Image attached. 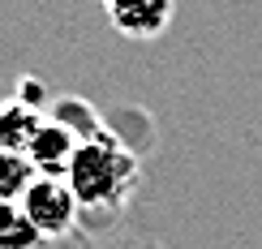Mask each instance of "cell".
Masks as SVG:
<instances>
[{
  "mask_svg": "<svg viewBox=\"0 0 262 249\" xmlns=\"http://www.w3.org/2000/svg\"><path fill=\"white\" fill-rule=\"evenodd\" d=\"M64 185L73 189L86 223H103V219H112V215L125 211L129 193L138 185V159L103 129L99 138H91V142L78 146Z\"/></svg>",
  "mask_w": 262,
  "mask_h": 249,
  "instance_id": "1",
  "label": "cell"
},
{
  "mask_svg": "<svg viewBox=\"0 0 262 249\" xmlns=\"http://www.w3.org/2000/svg\"><path fill=\"white\" fill-rule=\"evenodd\" d=\"M17 207L26 211V219L43 232V241H64V236L82 223V207H78V198H73V189L64 185V180H56V176H39Z\"/></svg>",
  "mask_w": 262,
  "mask_h": 249,
  "instance_id": "2",
  "label": "cell"
},
{
  "mask_svg": "<svg viewBox=\"0 0 262 249\" xmlns=\"http://www.w3.org/2000/svg\"><path fill=\"white\" fill-rule=\"evenodd\" d=\"M103 13L129 39H159L163 30L172 26L177 9H172L168 0H163V5H150V0H107Z\"/></svg>",
  "mask_w": 262,
  "mask_h": 249,
  "instance_id": "3",
  "label": "cell"
},
{
  "mask_svg": "<svg viewBox=\"0 0 262 249\" xmlns=\"http://www.w3.org/2000/svg\"><path fill=\"white\" fill-rule=\"evenodd\" d=\"M48 125V112H35V107L17 103V99H0V150L9 155H30L35 138Z\"/></svg>",
  "mask_w": 262,
  "mask_h": 249,
  "instance_id": "4",
  "label": "cell"
},
{
  "mask_svg": "<svg viewBox=\"0 0 262 249\" xmlns=\"http://www.w3.org/2000/svg\"><path fill=\"white\" fill-rule=\"evenodd\" d=\"M78 138L73 133H64L60 125H43V133L35 138V146H30V164H35V172L39 176H56V180H64L69 176V164H73V155H78Z\"/></svg>",
  "mask_w": 262,
  "mask_h": 249,
  "instance_id": "5",
  "label": "cell"
},
{
  "mask_svg": "<svg viewBox=\"0 0 262 249\" xmlns=\"http://www.w3.org/2000/svg\"><path fill=\"white\" fill-rule=\"evenodd\" d=\"M48 121H52V125H60L64 133H73L78 142H91V138H99V133H103V112H99L95 103L78 99V95H60V99H52Z\"/></svg>",
  "mask_w": 262,
  "mask_h": 249,
  "instance_id": "6",
  "label": "cell"
},
{
  "mask_svg": "<svg viewBox=\"0 0 262 249\" xmlns=\"http://www.w3.org/2000/svg\"><path fill=\"white\" fill-rule=\"evenodd\" d=\"M43 232L26 219L17 202H0V249H43Z\"/></svg>",
  "mask_w": 262,
  "mask_h": 249,
  "instance_id": "7",
  "label": "cell"
},
{
  "mask_svg": "<svg viewBox=\"0 0 262 249\" xmlns=\"http://www.w3.org/2000/svg\"><path fill=\"white\" fill-rule=\"evenodd\" d=\"M35 180H39V172H35V164L26 155L0 150V202H21Z\"/></svg>",
  "mask_w": 262,
  "mask_h": 249,
  "instance_id": "8",
  "label": "cell"
},
{
  "mask_svg": "<svg viewBox=\"0 0 262 249\" xmlns=\"http://www.w3.org/2000/svg\"><path fill=\"white\" fill-rule=\"evenodd\" d=\"M13 99L26 103V107H35V112H48V107H52V95H48V86H43L39 78H21Z\"/></svg>",
  "mask_w": 262,
  "mask_h": 249,
  "instance_id": "9",
  "label": "cell"
}]
</instances>
